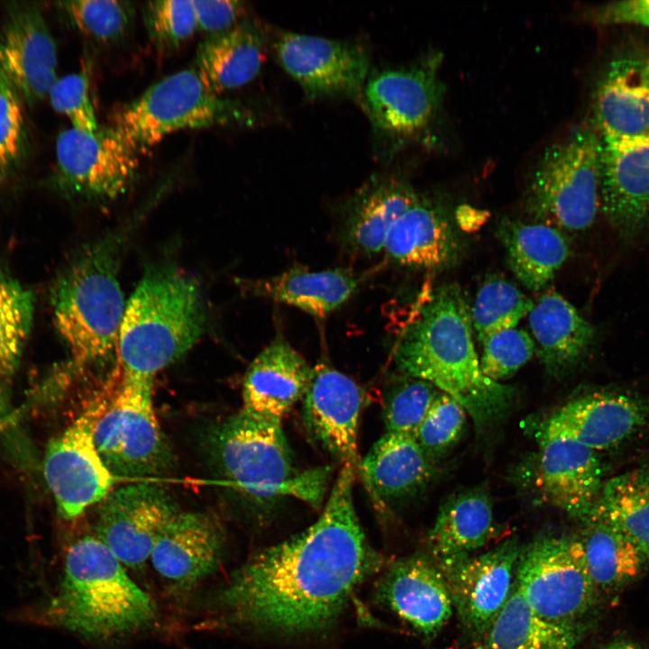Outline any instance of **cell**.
I'll list each match as a JSON object with an SVG mask.
<instances>
[{"mask_svg":"<svg viewBox=\"0 0 649 649\" xmlns=\"http://www.w3.org/2000/svg\"><path fill=\"white\" fill-rule=\"evenodd\" d=\"M58 5L80 33L105 44L122 40L134 17V8L129 1L72 0Z\"/></svg>","mask_w":649,"mask_h":649,"instance_id":"ab89813d","label":"cell"},{"mask_svg":"<svg viewBox=\"0 0 649 649\" xmlns=\"http://www.w3.org/2000/svg\"><path fill=\"white\" fill-rule=\"evenodd\" d=\"M57 68L56 42L41 11L15 8L0 35V71L23 101L35 104L49 96Z\"/></svg>","mask_w":649,"mask_h":649,"instance_id":"603a6c76","label":"cell"},{"mask_svg":"<svg viewBox=\"0 0 649 649\" xmlns=\"http://www.w3.org/2000/svg\"><path fill=\"white\" fill-rule=\"evenodd\" d=\"M357 470L342 468L317 520L251 555L216 592L225 623L288 635L318 632L343 611L356 588L381 567L355 510Z\"/></svg>","mask_w":649,"mask_h":649,"instance_id":"6da1fadb","label":"cell"},{"mask_svg":"<svg viewBox=\"0 0 649 649\" xmlns=\"http://www.w3.org/2000/svg\"><path fill=\"white\" fill-rule=\"evenodd\" d=\"M593 111L599 140L649 135V54H627L608 63L596 87Z\"/></svg>","mask_w":649,"mask_h":649,"instance_id":"cb8c5ba5","label":"cell"},{"mask_svg":"<svg viewBox=\"0 0 649 649\" xmlns=\"http://www.w3.org/2000/svg\"><path fill=\"white\" fill-rule=\"evenodd\" d=\"M312 368L281 334L252 360L242 383L246 416L281 424L306 391Z\"/></svg>","mask_w":649,"mask_h":649,"instance_id":"d4e9b609","label":"cell"},{"mask_svg":"<svg viewBox=\"0 0 649 649\" xmlns=\"http://www.w3.org/2000/svg\"><path fill=\"white\" fill-rule=\"evenodd\" d=\"M536 440L529 482L538 499L585 524L605 482L598 452L562 437Z\"/></svg>","mask_w":649,"mask_h":649,"instance_id":"9a60e30c","label":"cell"},{"mask_svg":"<svg viewBox=\"0 0 649 649\" xmlns=\"http://www.w3.org/2000/svg\"><path fill=\"white\" fill-rule=\"evenodd\" d=\"M178 512L170 495L158 484L125 485L103 500L95 535L126 569L141 570L160 534Z\"/></svg>","mask_w":649,"mask_h":649,"instance_id":"4fadbf2b","label":"cell"},{"mask_svg":"<svg viewBox=\"0 0 649 649\" xmlns=\"http://www.w3.org/2000/svg\"><path fill=\"white\" fill-rule=\"evenodd\" d=\"M106 401L92 402L46 447L44 478L59 514L67 520L78 517L112 491L114 477L103 462L93 436Z\"/></svg>","mask_w":649,"mask_h":649,"instance_id":"7c38bea8","label":"cell"},{"mask_svg":"<svg viewBox=\"0 0 649 649\" xmlns=\"http://www.w3.org/2000/svg\"><path fill=\"white\" fill-rule=\"evenodd\" d=\"M400 375L385 389L383 420L388 433L416 437L440 390L425 380Z\"/></svg>","mask_w":649,"mask_h":649,"instance_id":"f35d334b","label":"cell"},{"mask_svg":"<svg viewBox=\"0 0 649 649\" xmlns=\"http://www.w3.org/2000/svg\"><path fill=\"white\" fill-rule=\"evenodd\" d=\"M265 42L255 23L242 20L227 31L208 35L198 45L191 68L209 92L220 96L258 76L265 59Z\"/></svg>","mask_w":649,"mask_h":649,"instance_id":"f1b7e54d","label":"cell"},{"mask_svg":"<svg viewBox=\"0 0 649 649\" xmlns=\"http://www.w3.org/2000/svg\"><path fill=\"white\" fill-rule=\"evenodd\" d=\"M535 302L509 281L491 277L477 293L471 309L472 328L482 343L499 332L516 328Z\"/></svg>","mask_w":649,"mask_h":649,"instance_id":"74e56055","label":"cell"},{"mask_svg":"<svg viewBox=\"0 0 649 649\" xmlns=\"http://www.w3.org/2000/svg\"><path fill=\"white\" fill-rule=\"evenodd\" d=\"M482 344L481 370L488 378L498 382L514 376L535 352V342L524 329L499 332Z\"/></svg>","mask_w":649,"mask_h":649,"instance_id":"7bdbcfd3","label":"cell"},{"mask_svg":"<svg viewBox=\"0 0 649 649\" xmlns=\"http://www.w3.org/2000/svg\"><path fill=\"white\" fill-rule=\"evenodd\" d=\"M117 382L94 427L97 452L114 477L164 473L173 462L152 403V385Z\"/></svg>","mask_w":649,"mask_h":649,"instance_id":"30bf717a","label":"cell"},{"mask_svg":"<svg viewBox=\"0 0 649 649\" xmlns=\"http://www.w3.org/2000/svg\"><path fill=\"white\" fill-rule=\"evenodd\" d=\"M495 532L489 491L474 487L449 497L440 507L428 535L433 557L440 569L471 557Z\"/></svg>","mask_w":649,"mask_h":649,"instance_id":"f546056e","label":"cell"},{"mask_svg":"<svg viewBox=\"0 0 649 649\" xmlns=\"http://www.w3.org/2000/svg\"><path fill=\"white\" fill-rule=\"evenodd\" d=\"M600 142L595 130L580 127L549 146L535 165L526 207L538 221L564 233L581 232L600 207Z\"/></svg>","mask_w":649,"mask_h":649,"instance_id":"ba28073f","label":"cell"},{"mask_svg":"<svg viewBox=\"0 0 649 649\" xmlns=\"http://www.w3.org/2000/svg\"><path fill=\"white\" fill-rule=\"evenodd\" d=\"M466 415L457 401L439 392L416 435L430 459L443 454L459 441L465 426Z\"/></svg>","mask_w":649,"mask_h":649,"instance_id":"b9f144b4","label":"cell"},{"mask_svg":"<svg viewBox=\"0 0 649 649\" xmlns=\"http://www.w3.org/2000/svg\"><path fill=\"white\" fill-rule=\"evenodd\" d=\"M221 526L201 512H178L157 538L150 560L173 589L189 590L215 573L224 557Z\"/></svg>","mask_w":649,"mask_h":649,"instance_id":"7402d4cb","label":"cell"},{"mask_svg":"<svg viewBox=\"0 0 649 649\" xmlns=\"http://www.w3.org/2000/svg\"><path fill=\"white\" fill-rule=\"evenodd\" d=\"M383 251L398 266L435 271L457 262L462 242L445 212L420 197L394 224Z\"/></svg>","mask_w":649,"mask_h":649,"instance_id":"484cf974","label":"cell"},{"mask_svg":"<svg viewBox=\"0 0 649 649\" xmlns=\"http://www.w3.org/2000/svg\"><path fill=\"white\" fill-rule=\"evenodd\" d=\"M282 68L310 98H360L369 76V58L361 46L292 32L274 43Z\"/></svg>","mask_w":649,"mask_h":649,"instance_id":"5bb4252c","label":"cell"},{"mask_svg":"<svg viewBox=\"0 0 649 649\" xmlns=\"http://www.w3.org/2000/svg\"><path fill=\"white\" fill-rule=\"evenodd\" d=\"M590 521L619 531L649 562V463L605 480Z\"/></svg>","mask_w":649,"mask_h":649,"instance_id":"e575fe53","label":"cell"},{"mask_svg":"<svg viewBox=\"0 0 649 649\" xmlns=\"http://www.w3.org/2000/svg\"><path fill=\"white\" fill-rule=\"evenodd\" d=\"M584 625H558L537 616L515 582L505 607L477 649H575Z\"/></svg>","mask_w":649,"mask_h":649,"instance_id":"836d02e7","label":"cell"},{"mask_svg":"<svg viewBox=\"0 0 649 649\" xmlns=\"http://www.w3.org/2000/svg\"><path fill=\"white\" fill-rule=\"evenodd\" d=\"M497 233L516 278L528 289L545 288L567 261L570 243L560 229L503 218Z\"/></svg>","mask_w":649,"mask_h":649,"instance_id":"d6a6232c","label":"cell"},{"mask_svg":"<svg viewBox=\"0 0 649 649\" xmlns=\"http://www.w3.org/2000/svg\"><path fill=\"white\" fill-rule=\"evenodd\" d=\"M472 332L471 309L462 289L444 284L404 327L394 361L400 374L425 380L457 401L482 434L505 416L515 390L483 373Z\"/></svg>","mask_w":649,"mask_h":649,"instance_id":"7a4b0ae2","label":"cell"},{"mask_svg":"<svg viewBox=\"0 0 649 649\" xmlns=\"http://www.w3.org/2000/svg\"><path fill=\"white\" fill-rule=\"evenodd\" d=\"M209 447L223 476L247 497L295 498L315 507L323 501L331 470L298 469L281 424L240 411L213 429Z\"/></svg>","mask_w":649,"mask_h":649,"instance_id":"8992f818","label":"cell"},{"mask_svg":"<svg viewBox=\"0 0 649 649\" xmlns=\"http://www.w3.org/2000/svg\"><path fill=\"white\" fill-rule=\"evenodd\" d=\"M142 16L151 41L160 50L178 48L197 29L192 0L148 2Z\"/></svg>","mask_w":649,"mask_h":649,"instance_id":"60d3db41","label":"cell"},{"mask_svg":"<svg viewBox=\"0 0 649 649\" xmlns=\"http://www.w3.org/2000/svg\"><path fill=\"white\" fill-rule=\"evenodd\" d=\"M359 282L360 279L349 269L313 271L297 266L278 275L240 281L249 295L293 306L319 318L348 301Z\"/></svg>","mask_w":649,"mask_h":649,"instance_id":"4dcf8cb0","label":"cell"},{"mask_svg":"<svg viewBox=\"0 0 649 649\" xmlns=\"http://www.w3.org/2000/svg\"><path fill=\"white\" fill-rule=\"evenodd\" d=\"M577 538L599 594L623 589L639 577L648 564L627 537L605 523L584 524Z\"/></svg>","mask_w":649,"mask_h":649,"instance_id":"d590c367","label":"cell"},{"mask_svg":"<svg viewBox=\"0 0 649 649\" xmlns=\"http://www.w3.org/2000/svg\"><path fill=\"white\" fill-rule=\"evenodd\" d=\"M599 24H633L649 28V0L611 2L594 12Z\"/></svg>","mask_w":649,"mask_h":649,"instance_id":"7dc6e473","label":"cell"},{"mask_svg":"<svg viewBox=\"0 0 649 649\" xmlns=\"http://www.w3.org/2000/svg\"><path fill=\"white\" fill-rule=\"evenodd\" d=\"M521 551L517 541L511 538L484 553L441 569L460 621L476 642L509 599Z\"/></svg>","mask_w":649,"mask_h":649,"instance_id":"e0dca14e","label":"cell"},{"mask_svg":"<svg viewBox=\"0 0 649 649\" xmlns=\"http://www.w3.org/2000/svg\"><path fill=\"white\" fill-rule=\"evenodd\" d=\"M375 599L429 640L447 624L453 608L443 571L421 554L391 563L377 582Z\"/></svg>","mask_w":649,"mask_h":649,"instance_id":"ffe728a7","label":"cell"},{"mask_svg":"<svg viewBox=\"0 0 649 649\" xmlns=\"http://www.w3.org/2000/svg\"><path fill=\"white\" fill-rule=\"evenodd\" d=\"M202 291L193 276L173 265L151 267L133 293L122 321L116 381L152 385L202 335Z\"/></svg>","mask_w":649,"mask_h":649,"instance_id":"277c9868","label":"cell"},{"mask_svg":"<svg viewBox=\"0 0 649 649\" xmlns=\"http://www.w3.org/2000/svg\"><path fill=\"white\" fill-rule=\"evenodd\" d=\"M455 218L462 231L473 232L485 223L488 215L470 206H462L457 210Z\"/></svg>","mask_w":649,"mask_h":649,"instance_id":"c3c4849f","label":"cell"},{"mask_svg":"<svg viewBox=\"0 0 649 649\" xmlns=\"http://www.w3.org/2000/svg\"><path fill=\"white\" fill-rule=\"evenodd\" d=\"M648 421V400L620 392L594 391L550 413L539 424L536 439L562 437L599 452L619 446Z\"/></svg>","mask_w":649,"mask_h":649,"instance_id":"2e32d148","label":"cell"},{"mask_svg":"<svg viewBox=\"0 0 649 649\" xmlns=\"http://www.w3.org/2000/svg\"><path fill=\"white\" fill-rule=\"evenodd\" d=\"M602 649H642L639 645L626 641L612 643Z\"/></svg>","mask_w":649,"mask_h":649,"instance_id":"681fc988","label":"cell"},{"mask_svg":"<svg viewBox=\"0 0 649 649\" xmlns=\"http://www.w3.org/2000/svg\"><path fill=\"white\" fill-rule=\"evenodd\" d=\"M362 394L349 376L325 362L312 368L303 398V420L311 437L342 465L358 471Z\"/></svg>","mask_w":649,"mask_h":649,"instance_id":"d6986e66","label":"cell"},{"mask_svg":"<svg viewBox=\"0 0 649 649\" xmlns=\"http://www.w3.org/2000/svg\"><path fill=\"white\" fill-rule=\"evenodd\" d=\"M32 297L0 268V422L8 414L14 375L32 319Z\"/></svg>","mask_w":649,"mask_h":649,"instance_id":"8d00e7d4","label":"cell"},{"mask_svg":"<svg viewBox=\"0 0 649 649\" xmlns=\"http://www.w3.org/2000/svg\"><path fill=\"white\" fill-rule=\"evenodd\" d=\"M535 352L548 374L561 377L590 353L596 331L561 294L544 292L528 314Z\"/></svg>","mask_w":649,"mask_h":649,"instance_id":"83f0119b","label":"cell"},{"mask_svg":"<svg viewBox=\"0 0 649 649\" xmlns=\"http://www.w3.org/2000/svg\"><path fill=\"white\" fill-rule=\"evenodd\" d=\"M432 459L412 435L386 432L361 460L358 471L379 503L418 490L433 475Z\"/></svg>","mask_w":649,"mask_h":649,"instance_id":"1f68e13d","label":"cell"},{"mask_svg":"<svg viewBox=\"0 0 649 649\" xmlns=\"http://www.w3.org/2000/svg\"><path fill=\"white\" fill-rule=\"evenodd\" d=\"M442 96L434 69L416 66L369 74L360 99L377 132L391 137H408L433 121Z\"/></svg>","mask_w":649,"mask_h":649,"instance_id":"ac0fdd59","label":"cell"},{"mask_svg":"<svg viewBox=\"0 0 649 649\" xmlns=\"http://www.w3.org/2000/svg\"><path fill=\"white\" fill-rule=\"evenodd\" d=\"M252 121L239 102L209 92L190 68L162 78L117 108L109 126L140 154L177 131Z\"/></svg>","mask_w":649,"mask_h":649,"instance_id":"52a82bcc","label":"cell"},{"mask_svg":"<svg viewBox=\"0 0 649 649\" xmlns=\"http://www.w3.org/2000/svg\"><path fill=\"white\" fill-rule=\"evenodd\" d=\"M39 620L92 642H111L150 629L158 618L153 598L95 535L68 547L58 589Z\"/></svg>","mask_w":649,"mask_h":649,"instance_id":"3957f363","label":"cell"},{"mask_svg":"<svg viewBox=\"0 0 649 649\" xmlns=\"http://www.w3.org/2000/svg\"><path fill=\"white\" fill-rule=\"evenodd\" d=\"M48 96L53 109L67 116L72 128L90 133L99 128L87 71L59 78Z\"/></svg>","mask_w":649,"mask_h":649,"instance_id":"ee69618b","label":"cell"},{"mask_svg":"<svg viewBox=\"0 0 649 649\" xmlns=\"http://www.w3.org/2000/svg\"><path fill=\"white\" fill-rule=\"evenodd\" d=\"M138 155L111 126L91 133L71 127L56 141V181L71 197L109 202L135 181Z\"/></svg>","mask_w":649,"mask_h":649,"instance_id":"8fae6325","label":"cell"},{"mask_svg":"<svg viewBox=\"0 0 649 649\" xmlns=\"http://www.w3.org/2000/svg\"><path fill=\"white\" fill-rule=\"evenodd\" d=\"M197 29L209 35L227 31L240 23L245 14V4L233 0H192Z\"/></svg>","mask_w":649,"mask_h":649,"instance_id":"bcb514c9","label":"cell"},{"mask_svg":"<svg viewBox=\"0 0 649 649\" xmlns=\"http://www.w3.org/2000/svg\"><path fill=\"white\" fill-rule=\"evenodd\" d=\"M515 585L537 616L563 626L583 625L599 598L576 536L543 535L522 549Z\"/></svg>","mask_w":649,"mask_h":649,"instance_id":"9c48e42d","label":"cell"},{"mask_svg":"<svg viewBox=\"0 0 649 649\" xmlns=\"http://www.w3.org/2000/svg\"><path fill=\"white\" fill-rule=\"evenodd\" d=\"M420 197L409 184L397 178L370 179L347 203L341 231L343 244L361 256L379 254L394 224Z\"/></svg>","mask_w":649,"mask_h":649,"instance_id":"4316f807","label":"cell"},{"mask_svg":"<svg viewBox=\"0 0 649 649\" xmlns=\"http://www.w3.org/2000/svg\"><path fill=\"white\" fill-rule=\"evenodd\" d=\"M599 142L600 207L618 236L632 241L649 226V135Z\"/></svg>","mask_w":649,"mask_h":649,"instance_id":"44dd1931","label":"cell"},{"mask_svg":"<svg viewBox=\"0 0 649 649\" xmlns=\"http://www.w3.org/2000/svg\"><path fill=\"white\" fill-rule=\"evenodd\" d=\"M23 99L0 71V179L14 168L24 140Z\"/></svg>","mask_w":649,"mask_h":649,"instance_id":"f6af8a7d","label":"cell"},{"mask_svg":"<svg viewBox=\"0 0 649 649\" xmlns=\"http://www.w3.org/2000/svg\"><path fill=\"white\" fill-rule=\"evenodd\" d=\"M122 242L109 234L87 246L51 293L54 324L76 368L115 359L126 304L117 279Z\"/></svg>","mask_w":649,"mask_h":649,"instance_id":"5b68a950","label":"cell"}]
</instances>
